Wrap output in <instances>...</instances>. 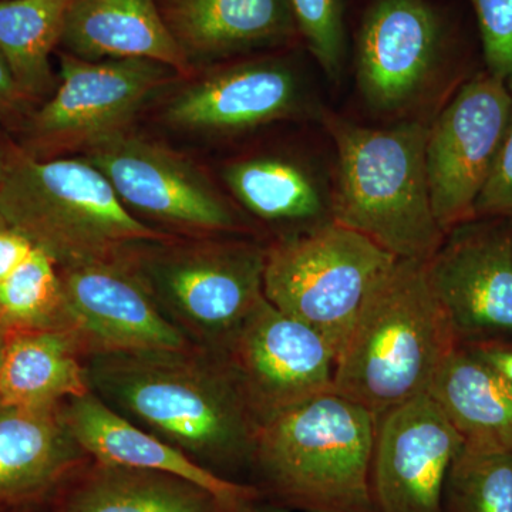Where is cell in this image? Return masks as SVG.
Masks as SVG:
<instances>
[{
	"mask_svg": "<svg viewBox=\"0 0 512 512\" xmlns=\"http://www.w3.org/2000/svg\"><path fill=\"white\" fill-rule=\"evenodd\" d=\"M458 345L426 261L396 258L367 293L336 357L333 392L377 419L427 393Z\"/></svg>",
	"mask_w": 512,
	"mask_h": 512,
	"instance_id": "7a4b0ae2",
	"label": "cell"
},
{
	"mask_svg": "<svg viewBox=\"0 0 512 512\" xmlns=\"http://www.w3.org/2000/svg\"><path fill=\"white\" fill-rule=\"evenodd\" d=\"M426 265L458 342L512 338V217L448 229Z\"/></svg>",
	"mask_w": 512,
	"mask_h": 512,
	"instance_id": "7c38bea8",
	"label": "cell"
},
{
	"mask_svg": "<svg viewBox=\"0 0 512 512\" xmlns=\"http://www.w3.org/2000/svg\"><path fill=\"white\" fill-rule=\"evenodd\" d=\"M224 181L245 210L268 224L295 232L332 220L315 178L285 158L235 161L225 167Z\"/></svg>",
	"mask_w": 512,
	"mask_h": 512,
	"instance_id": "d4e9b609",
	"label": "cell"
},
{
	"mask_svg": "<svg viewBox=\"0 0 512 512\" xmlns=\"http://www.w3.org/2000/svg\"><path fill=\"white\" fill-rule=\"evenodd\" d=\"M0 218L43 249L59 268L119 258L141 242L174 235L127 210L86 158H35L6 147Z\"/></svg>",
	"mask_w": 512,
	"mask_h": 512,
	"instance_id": "3957f363",
	"label": "cell"
},
{
	"mask_svg": "<svg viewBox=\"0 0 512 512\" xmlns=\"http://www.w3.org/2000/svg\"><path fill=\"white\" fill-rule=\"evenodd\" d=\"M63 404L30 407L0 400V508L52 500L92 460L74 439Z\"/></svg>",
	"mask_w": 512,
	"mask_h": 512,
	"instance_id": "e0dca14e",
	"label": "cell"
},
{
	"mask_svg": "<svg viewBox=\"0 0 512 512\" xmlns=\"http://www.w3.org/2000/svg\"><path fill=\"white\" fill-rule=\"evenodd\" d=\"M192 69L299 37L289 0H156Z\"/></svg>",
	"mask_w": 512,
	"mask_h": 512,
	"instance_id": "d6986e66",
	"label": "cell"
},
{
	"mask_svg": "<svg viewBox=\"0 0 512 512\" xmlns=\"http://www.w3.org/2000/svg\"><path fill=\"white\" fill-rule=\"evenodd\" d=\"M375 437V416L332 390L259 424L251 466L288 510L379 512Z\"/></svg>",
	"mask_w": 512,
	"mask_h": 512,
	"instance_id": "277c9868",
	"label": "cell"
},
{
	"mask_svg": "<svg viewBox=\"0 0 512 512\" xmlns=\"http://www.w3.org/2000/svg\"><path fill=\"white\" fill-rule=\"evenodd\" d=\"M512 217V120L493 170L474 205V218Z\"/></svg>",
	"mask_w": 512,
	"mask_h": 512,
	"instance_id": "f546056e",
	"label": "cell"
},
{
	"mask_svg": "<svg viewBox=\"0 0 512 512\" xmlns=\"http://www.w3.org/2000/svg\"><path fill=\"white\" fill-rule=\"evenodd\" d=\"M72 0H0V55L26 99L55 92L50 56L62 42Z\"/></svg>",
	"mask_w": 512,
	"mask_h": 512,
	"instance_id": "484cf974",
	"label": "cell"
},
{
	"mask_svg": "<svg viewBox=\"0 0 512 512\" xmlns=\"http://www.w3.org/2000/svg\"><path fill=\"white\" fill-rule=\"evenodd\" d=\"M446 45V25L426 0H375L357 35L363 99L377 111L403 109L429 82Z\"/></svg>",
	"mask_w": 512,
	"mask_h": 512,
	"instance_id": "9a60e30c",
	"label": "cell"
},
{
	"mask_svg": "<svg viewBox=\"0 0 512 512\" xmlns=\"http://www.w3.org/2000/svg\"><path fill=\"white\" fill-rule=\"evenodd\" d=\"M396 256L333 220L266 247V301L305 323L338 357L367 293Z\"/></svg>",
	"mask_w": 512,
	"mask_h": 512,
	"instance_id": "52a82bcc",
	"label": "cell"
},
{
	"mask_svg": "<svg viewBox=\"0 0 512 512\" xmlns=\"http://www.w3.org/2000/svg\"><path fill=\"white\" fill-rule=\"evenodd\" d=\"M512 120V92L487 72L458 89L429 127L426 171L431 208L444 234L474 218Z\"/></svg>",
	"mask_w": 512,
	"mask_h": 512,
	"instance_id": "30bf717a",
	"label": "cell"
},
{
	"mask_svg": "<svg viewBox=\"0 0 512 512\" xmlns=\"http://www.w3.org/2000/svg\"><path fill=\"white\" fill-rule=\"evenodd\" d=\"M328 127L338 151L330 218L396 258L429 261L444 238L427 183L429 127L369 128L336 117Z\"/></svg>",
	"mask_w": 512,
	"mask_h": 512,
	"instance_id": "5b68a950",
	"label": "cell"
},
{
	"mask_svg": "<svg viewBox=\"0 0 512 512\" xmlns=\"http://www.w3.org/2000/svg\"><path fill=\"white\" fill-rule=\"evenodd\" d=\"M6 338H8V335H6L5 330L0 326V365H2L3 352H5Z\"/></svg>",
	"mask_w": 512,
	"mask_h": 512,
	"instance_id": "d6a6232c",
	"label": "cell"
},
{
	"mask_svg": "<svg viewBox=\"0 0 512 512\" xmlns=\"http://www.w3.org/2000/svg\"><path fill=\"white\" fill-rule=\"evenodd\" d=\"M6 167V147H0V180H2L3 174H5Z\"/></svg>",
	"mask_w": 512,
	"mask_h": 512,
	"instance_id": "836d02e7",
	"label": "cell"
},
{
	"mask_svg": "<svg viewBox=\"0 0 512 512\" xmlns=\"http://www.w3.org/2000/svg\"><path fill=\"white\" fill-rule=\"evenodd\" d=\"M74 439L92 460L171 474L200 485L231 512H254L256 488L238 484L195 463L177 448L121 416L93 392L63 404Z\"/></svg>",
	"mask_w": 512,
	"mask_h": 512,
	"instance_id": "ac0fdd59",
	"label": "cell"
},
{
	"mask_svg": "<svg viewBox=\"0 0 512 512\" xmlns=\"http://www.w3.org/2000/svg\"><path fill=\"white\" fill-rule=\"evenodd\" d=\"M0 326L6 335L64 329L59 266L0 218Z\"/></svg>",
	"mask_w": 512,
	"mask_h": 512,
	"instance_id": "cb8c5ba5",
	"label": "cell"
},
{
	"mask_svg": "<svg viewBox=\"0 0 512 512\" xmlns=\"http://www.w3.org/2000/svg\"><path fill=\"white\" fill-rule=\"evenodd\" d=\"M464 437L427 393L376 419L372 490L379 512H443Z\"/></svg>",
	"mask_w": 512,
	"mask_h": 512,
	"instance_id": "5bb4252c",
	"label": "cell"
},
{
	"mask_svg": "<svg viewBox=\"0 0 512 512\" xmlns=\"http://www.w3.org/2000/svg\"><path fill=\"white\" fill-rule=\"evenodd\" d=\"M30 101L13 79L8 63L0 55V123L5 126H25L29 119Z\"/></svg>",
	"mask_w": 512,
	"mask_h": 512,
	"instance_id": "4dcf8cb0",
	"label": "cell"
},
{
	"mask_svg": "<svg viewBox=\"0 0 512 512\" xmlns=\"http://www.w3.org/2000/svg\"><path fill=\"white\" fill-rule=\"evenodd\" d=\"M60 46L89 62L147 59L180 76L194 74L156 0H72Z\"/></svg>",
	"mask_w": 512,
	"mask_h": 512,
	"instance_id": "ffe728a7",
	"label": "cell"
},
{
	"mask_svg": "<svg viewBox=\"0 0 512 512\" xmlns=\"http://www.w3.org/2000/svg\"><path fill=\"white\" fill-rule=\"evenodd\" d=\"M444 498L450 512H512V450L464 440L448 471Z\"/></svg>",
	"mask_w": 512,
	"mask_h": 512,
	"instance_id": "4316f807",
	"label": "cell"
},
{
	"mask_svg": "<svg viewBox=\"0 0 512 512\" xmlns=\"http://www.w3.org/2000/svg\"><path fill=\"white\" fill-rule=\"evenodd\" d=\"M127 252L119 258L59 268L66 330L86 360L107 353L194 348L158 308Z\"/></svg>",
	"mask_w": 512,
	"mask_h": 512,
	"instance_id": "4fadbf2b",
	"label": "cell"
},
{
	"mask_svg": "<svg viewBox=\"0 0 512 512\" xmlns=\"http://www.w3.org/2000/svg\"><path fill=\"white\" fill-rule=\"evenodd\" d=\"M138 220L174 237L239 234L242 222L207 175L183 154L133 130L83 154Z\"/></svg>",
	"mask_w": 512,
	"mask_h": 512,
	"instance_id": "9c48e42d",
	"label": "cell"
},
{
	"mask_svg": "<svg viewBox=\"0 0 512 512\" xmlns=\"http://www.w3.org/2000/svg\"><path fill=\"white\" fill-rule=\"evenodd\" d=\"M127 258L165 318L211 352H220L266 299V247L248 239L141 242Z\"/></svg>",
	"mask_w": 512,
	"mask_h": 512,
	"instance_id": "8992f818",
	"label": "cell"
},
{
	"mask_svg": "<svg viewBox=\"0 0 512 512\" xmlns=\"http://www.w3.org/2000/svg\"><path fill=\"white\" fill-rule=\"evenodd\" d=\"M299 37L330 79L346 57L345 0H289Z\"/></svg>",
	"mask_w": 512,
	"mask_h": 512,
	"instance_id": "83f0119b",
	"label": "cell"
},
{
	"mask_svg": "<svg viewBox=\"0 0 512 512\" xmlns=\"http://www.w3.org/2000/svg\"><path fill=\"white\" fill-rule=\"evenodd\" d=\"M86 365L96 396L195 463L217 474L251 464L258 421L217 353H107Z\"/></svg>",
	"mask_w": 512,
	"mask_h": 512,
	"instance_id": "6da1fadb",
	"label": "cell"
},
{
	"mask_svg": "<svg viewBox=\"0 0 512 512\" xmlns=\"http://www.w3.org/2000/svg\"><path fill=\"white\" fill-rule=\"evenodd\" d=\"M60 82L39 110L30 113L22 148L30 157L86 154L133 130L144 104L181 77L147 59L89 62L60 53Z\"/></svg>",
	"mask_w": 512,
	"mask_h": 512,
	"instance_id": "ba28073f",
	"label": "cell"
},
{
	"mask_svg": "<svg viewBox=\"0 0 512 512\" xmlns=\"http://www.w3.org/2000/svg\"><path fill=\"white\" fill-rule=\"evenodd\" d=\"M254 512H295V511L288 510V508H284V507H266V508H262V510H255Z\"/></svg>",
	"mask_w": 512,
	"mask_h": 512,
	"instance_id": "e575fe53",
	"label": "cell"
},
{
	"mask_svg": "<svg viewBox=\"0 0 512 512\" xmlns=\"http://www.w3.org/2000/svg\"><path fill=\"white\" fill-rule=\"evenodd\" d=\"M50 512L231 511L184 478L90 460L53 495Z\"/></svg>",
	"mask_w": 512,
	"mask_h": 512,
	"instance_id": "44dd1931",
	"label": "cell"
},
{
	"mask_svg": "<svg viewBox=\"0 0 512 512\" xmlns=\"http://www.w3.org/2000/svg\"><path fill=\"white\" fill-rule=\"evenodd\" d=\"M461 345L512 386V340L484 339Z\"/></svg>",
	"mask_w": 512,
	"mask_h": 512,
	"instance_id": "1f68e13d",
	"label": "cell"
},
{
	"mask_svg": "<svg viewBox=\"0 0 512 512\" xmlns=\"http://www.w3.org/2000/svg\"><path fill=\"white\" fill-rule=\"evenodd\" d=\"M0 512H35L33 507L25 508H0Z\"/></svg>",
	"mask_w": 512,
	"mask_h": 512,
	"instance_id": "d590c367",
	"label": "cell"
},
{
	"mask_svg": "<svg viewBox=\"0 0 512 512\" xmlns=\"http://www.w3.org/2000/svg\"><path fill=\"white\" fill-rule=\"evenodd\" d=\"M92 392L86 356L64 329L10 333L0 365V400L56 406Z\"/></svg>",
	"mask_w": 512,
	"mask_h": 512,
	"instance_id": "7402d4cb",
	"label": "cell"
},
{
	"mask_svg": "<svg viewBox=\"0 0 512 512\" xmlns=\"http://www.w3.org/2000/svg\"><path fill=\"white\" fill-rule=\"evenodd\" d=\"M427 394L464 440L512 450V386L458 345L437 370Z\"/></svg>",
	"mask_w": 512,
	"mask_h": 512,
	"instance_id": "603a6c76",
	"label": "cell"
},
{
	"mask_svg": "<svg viewBox=\"0 0 512 512\" xmlns=\"http://www.w3.org/2000/svg\"><path fill=\"white\" fill-rule=\"evenodd\" d=\"M301 83L279 60H247L185 84L163 110L167 126L215 136L241 133L298 113Z\"/></svg>",
	"mask_w": 512,
	"mask_h": 512,
	"instance_id": "2e32d148",
	"label": "cell"
},
{
	"mask_svg": "<svg viewBox=\"0 0 512 512\" xmlns=\"http://www.w3.org/2000/svg\"><path fill=\"white\" fill-rule=\"evenodd\" d=\"M215 353L234 377L258 426L333 390L336 356L328 342L266 299Z\"/></svg>",
	"mask_w": 512,
	"mask_h": 512,
	"instance_id": "8fae6325",
	"label": "cell"
},
{
	"mask_svg": "<svg viewBox=\"0 0 512 512\" xmlns=\"http://www.w3.org/2000/svg\"><path fill=\"white\" fill-rule=\"evenodd\" d=\"M487 72L512 92V0H470Z\"/></svg>",
	"mask_w": 512,
	"mask_h": 512,
	"instance_id": "f1b7e54d",
	"label": "cell"
}]
</instances>
